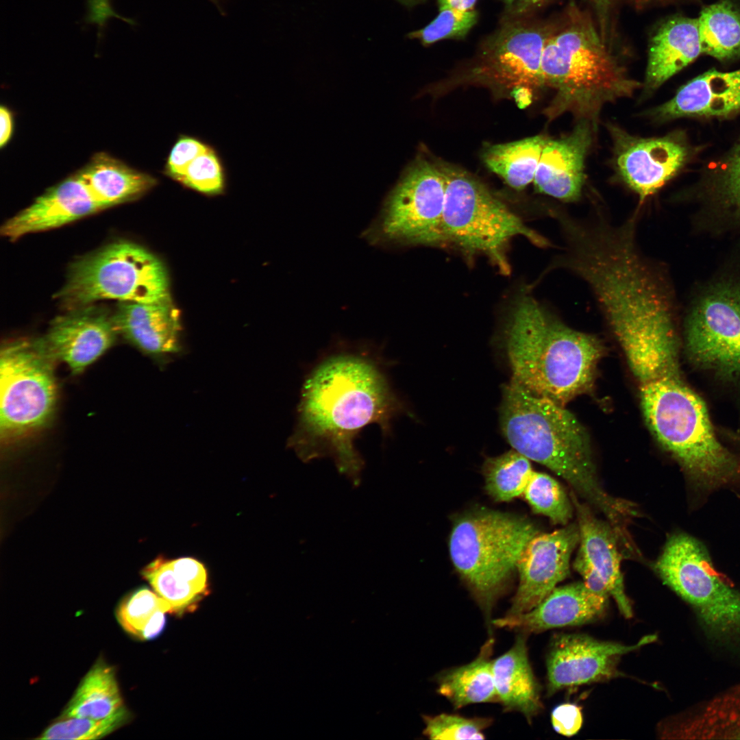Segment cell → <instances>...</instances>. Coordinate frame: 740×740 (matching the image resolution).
<instances>
[{
	"label": "cell",
	"mask_w": 740,
	"mask_h": 740,
	"mask_svg": "<svg viewBox=\"0 0 740 740\" xmlns=\"http://www.w3.org/2000/svg\"><path fill=\"white\" fill-rule=\"evenodd\" d=\"M402 408L378 356L337 350L306 375L288 446L304 462L330 456L341 473L356 480L363 467L357 435L371 424L388 434Z\"/></svg>",
	"instance_id": "cell-1"
},
{
	"label": "cell",
	"mask_w": 740,
	"mask_h": 740,
	"mask_svg": "<svg viewBox=\"0 0 740 740\" xmlns=\"http://www.w3.org/2000/svg\"><path fill=\"white\" fill-rule=\"evenodd\" d=\"M500 421L512 449L565 480L613 528L621 527L632 516L633 503L613 497L601 486L589 434L565 406L511 380L502 390Z\"/></svg>",
	"instance_id": "cell-2"
},
{
	"label": "cell",
	"mask_w": 740,
	"mask_h": 740,
	"mask_svg": "<svg viewBox=\"0 0 740 740\" xmlns=\"http://www.w3.org/2000/svg\"><path fill=\"white\" fill-rule=\"evenodd\" d=\"M505 345L512 380L563 406L591 388L604 352L596 336L567 325L528 293L511 306Z\"/></svg>",
	"instance_id": "cell-3"
},
{
	"label": "cell",
	"mask_w": 740,
	"mask_h": 740,
	"mask_svg": "<svg viewBox=\"0 0 740 740\" xmlns=\"http://www.w3.org/2000/svg\"><path fill=\"white\" fill-rule=\"evenodd\" d=\"M646 423L698 493L740 489V456L719 441L704 403L679 370L640 384Z\"/></svg>",
	"instance_id": "cell-4"
},
{
	"label": "cell",
	"mask_w": 740,
	"mask_h": 740,
	"mask_svg": "<svg viewBox=\"0 0 740 740\" xmlns=\"http://www.w3.org/2000/svg\"><path fill=\"white\" fill-rule=\"evenodd\" d=\"M543 85L556 90L546 114L570 112L595 126L603 106L630 97L639 84L628 77L596 33L571 27L545 42L541 60Z\"/></svg>",
	"instance_id": "cell-5"
},
{
	"label": "cell",
	"mask_w": 740,
	"mask_h": 740,
	"mask_svg": "<svg viewBox=\"0 0 740 740\" xmlns=\"http://www.w3.org/2000/svg\"><path fill=\"white\" fill-rule=\"evenodd\" d=\"M655 569L689 606L706 645L740 662V589L719 575L704 545L687 533H674Z\"/></svg>",
	"instance_id": "cell-6"
},
{
	"label": "cell",
	"mask_w": 740,
	"mask_h": 740,
	"mask_svg": "<svg viewBox=\"0 0 740 740\" xmlns=\"http://www.w3.org/2000/svg\"><path fill=\"white\" fill-rule=\"evenodd\" d=\"M536 526L520 516L478 508L459 516L449 541L451 560L488 615Z\"/></svg>",
	"instance_id": "cell-7"
},
{
	"label": "cell",
	"mask_w": 740,
	"mask_h": 740,
	"mask_svg": "<svg viewBox=\"0 0 740 740\" xmlns=\"http://www.w3.org/2000/svg\"><path fill=\"white\" fill-rule=\"evenodd\" d=\"M446 180L443 217V241L469 254L487 256L499 269L508 273L506 250L516 236H523L538 247L549 241L526 225L480 181L456 168L441 165Z\"/></svg>",
	"instance_id": "cell-8"
},
{
	"label": "cell",
	"mask_w": 740,
	"mask_h": 740,
	"mask_svg": "<svg viewBox=\"0 0 740 740\" xmlns=\"http://www.w3.org/2000/svg\"><path fill=\"white\" fill-rule=\"evenodd\" d=\"M169 295L160 260L135 243L119 241L73 262L57 297L71 309L101 299L152 302Z\"/></svg>",
	"instance_id": "cell-9"
},
{
	"label": "cell",
	"mask_w": 740,
	"mask_h": 740,
	"mask_svg": "<svg viewBox=\"0 0 740 740\" xmlns=\"http://www.w3.org/2000/svg\"><path fill=\"white\" fill-rule=\"evenodd\" d=\"M57 362L41 338L16 340L0 355V431L2 439L17 438L43 427L52 417Z\"/></svg>",
	"instance_id": "cell-10"
},
{
	"label": "cell",
	"mask_w": 740,
	"mask_h": 740,
	"mask_svg": "<svg viewBox=\"0 0 740 740\" xmlns=\"http://www.w3.org/2000/svg\"><path fill=\"white\" fill-rule=\"evenodd\" d=\"M445 192L441 166L417 160L391 192L365 236L373 244L386 245L444 243Z\"/></svg>",
	"instance_id": "cell-11"
},
{
	"label": "cell",
	"mask_w": 740,
	"mask_h": 740,
	"mask_svg": "<svg viewBox=\"0 0 740 740\" xmlns=\"http://www.w3.org/2000/svg\"><path fill=\"white\" fill-rule=\"evenodd\" d=\"M684 345L698 367L740 379V283H717L695 302L685 322Z\"/></svg>",
	"instance_id": "cell-12"
},
{
	"label": "cell",
	"mask_w": 740,
	"mask_h": 740,
	"mask_svg": "<svg viewBox=\"0 0 740 740\" xmlns=\"http://www.w3.org/2000/svg\"><path fill=\"white\" fill-rule=\"evenodd\" d=\"M656 640L655 634L636 644L597 640L584 634H563L554 637L547 656V693L569 687L610 679L618 675L619 657Z\"/></svg>",
	"instance_id": "cell-13"
},
{
	"label": "cell",
	"mask_w": 740,
	"mask_h": 740,
	"mask_svg": "<svg viewBox=\"0 0 740 740\" xmlns=\"http://www.w3.org/2000/svg\"><path fill=\"white\" fill-rule=\"evenodd\" d=\"M580 541L578 524L537 533L522 551L516 570L519 584L506 615L527 613L569 574L571 556Z\"/></svg>",
	"instance_id": "cell-14"
},
{
	"label": "cell",
	"mask_w": 740,
	"mask_h": 740,
	"mask_svg": "<svg viewBox=\"0 0 740 740\" xmlns=\"http://www.w3.org/2000/svg\"><path fill=\"white\" fill-rule=\"evenodd\" d=\"M548 37L536 27L508 24L487 40L476 72L496 84L530 93L543 85L541 60Z\"/></svg>",
	"instance_id": "cell-15"
},
{
	"label": "cell",
	"mask_w": 740,
	"mask_h": 740,
	"mask_svg": "<svg viewBox=\"0 0 740 740\" xmlns=\"http://www.w3.org/2000/svg\"><path fill=\"white\" fill-rule=\"evenodd\" d=\"M68 310L51 321L40 338L56 361L78 374L103 355L119 334L113 313L104 307L92 304Z\"/></svg>",
	"instance_id": "cell-16"
},
{
	"label": "cell",
	"mask_w": 740,
	"mask_h": 740,
	"mask_svg": "<svg viewBox=\"0 0 740 740\" xmlns=\"http://www.w3.org/2000/svg\"><path fill=\"white\" fill-rule=\"evenodd\" d=\"M113 319L119 334L162 367L184 352L180 312L170 295L152 302L119 301Z\"/></svg>",
	"instance_id": "cell-17"
},
{
	"label": "cell",
	"mask_w": 740,
	"mask_h": 740,
	"mask_svg": "<svg viewBox=\"0 0 740 740\" xmlns=\"http://www.w3.org/2000/svg\"><path fill=\"white\" fill-rule=\"evenodd\" d=\"M103 210L76 173L47 188L26 208L7 220L1 234L10 240L49 230Z\"/></svg>",
	"instance_id": "cell-18"
},
{
	"label": "cell",
	"mask_w": 740,
	"mask_h": 740,
	"mask_svg": "<svg viewBox=\"0 0 740 740\" xmlns=\"http://www.w3.org/2000/svg\"><path fill=\"white\" fill-rule=\"evenodd\" d=\"M608 597L596 594L583 582L556 587L531 610L506 615L493 619L497 628L538 633L548 629L580 626L599 619L607 606Z\"/></svg>",
	"instance_id": "cell-19"
},
{
	"label": "cell",
	"mask_w": 740,
	"mask_h": 740,
	"mask_svg": "<svg viewBox=\"0 0 740 740\" xmlns=\"http://www.w3.org/2000/svg\"><path fill=\"white\" fill-rule=\"evenodd\" d=\"M592 123L581 119L567 136L547 140L535 173L536 190L565 202L578 201L584 182V160Z\"/></svg>",
	"instance_id": "cell-20"
},
{
	"label": "cell",
	"mask_w": 740,
	"mask_h": 740,
	"mask_svg": "<svg viewBox=\"0 0 740 740\" xmlns=\"http://www.w3.org/2000/svg\"><path fill=\"white\" fill-rule=\"evenodd\" d=\"M687 150L670 137L632 138L619 150V173L640 201L655 193L684 164Z\"/></svg>",
	"instance_id": "cell-21"
},
{
	"label": "cell",
	"mask_w": 740,
	"mask_h": 740,
	"mask_svg": "<svg viewBox=\"0 0 740 740\" xmlns=\"http://www.w3.org/2000/svg\"><path fill=\"white\" fill-rule=\"evenodd\" d=\"M666 739H740V682L665 719Z\"/></svg>",
	"instance_id": "cell-22"
},
{
	"label": "cell",
	"mask_w": 740,
	"mask_h": 740,
	"mask_svg": "<svg viewBox=\"0 0 740 740\" xmlns=\"http://www.w3.org/2000/svg\"><path fill=\"white\" fill-rule=\"evenodd\" d=\"M740 110V69L710 70L682 86L675 96L654 110L665 121L687 116H723Z\"/></svg>",
	"instance_id": "cell-23"
},
{
	"label": "cell",
	"mask_w": 740,
	"mask_h": 740,
	"mask_svg": "<svg viewBox=\"0 0 740 740\" xmlns=\"http://www.w3.org/2000/svg\"><path fill=\"white\" fill-rule=\"evenodd\" d=\"M580 534L578 554L587 560L604 582L610 595L615 600L620 613L632 617V608L624 589L620 569L618 538L609 523L597 519L588 506L580 504L574 495Z\"/></svg>",
	"instance_id": "cell-24"
},
{
	"label": "cell",
	"mask_w": 740,
	"mask_h": 740,
	"mask_svg": "<svg viewBox=\"0 0 740 740\" xmlns=\"http://www.w3.org/2000/svg\"><path fill=\"white\" fill-rule=\"evenodd\" d=\"M702 53L697 18L678 15L667 19L652 38L645 88L656 89Z\"/></svg>",
	"instance_id": "cell-25"
},
{
	"label": "cell",
	"mask_w": 740,
	"mask_h": 740,
	"mask_svg": "<svg viewBox=\"0 0 740 740\" xmlns=\"http://www.w3.org/2000/svg\"><path fill=\"white\" fill-rule=\"evenodd\" d=\"M615 336L640 384L678 370L673 319Z\"/></svg>",
	"instance_id": "cell-26"
},
{
	"label": "cell",
	"mask_w": 740,
	"mask_h": 740,
	"mask_svg": "<svg viewBox=\"0 0 740 740\" xmlns=\"http://www.w3.org/2000/svg\"><path fill=\"white\" fill-rule=\"evenodd\" d=\"M526 636L519 634L507 652L493 660V671L499 702L504 709L520 713L530 723L543 706L529 661Z\"/></svg>",
	"instance_id": "cell-27"
},
{
	"label": "cell",
	"mask_w": 740,
	"mask_h": 740,
	"mask_svg": "<svg viewBox=\"0 0 740 740\" xmlns=\"http://www.w3.org/2000/svg\"><path fill=\"white\" fill-rule=\"evenodd\" d=\"M77 173L103 209L136 200L158 184L152 175L105 152L95 154Z\"/></svg>",
	"instance_id": "cell-28"
},
{
	"label": "cell",
	"mask_w": 740,
	"mask_h": 740,
	"mask_svg": "<svg viewBox=\"0 0 740 740\" xmlns=\"http://www.w3.org/2000/svg\"><path fill=\"white\" fill-rule=\"evenodd\" d=\"M494 639L490 637L471 662L445 670L437 678V691L455 708L488 702H499L493 671Z\"/></svg>",
	"instance_id": "cell-29"
},
{
	"label": "cell",
	"mask_w": 740,
	"mask_h": 740,
	"mask_svg": "<svg viewBox=\"0 0 740 740\" xmlns=\"http://www.w3.org/2000/svg\"><path fill=\"white\" fill-rule=\"evenodd\" d=\"M125 708L114 669L99 660L83 678L60 718L103 719Z\"/></svg>",
	"instance_id": "cell-30"
},
{
	"label": "cell",
	"mask_w": 740,
	"mask_h": 740,
	"mask_svg": "<svg viewBox=\"0 0 740 740\" xmlns=\"http://www.w3.org/2000/svg\"><path fill=\"white\" fill-rule=\"evenodd\" d=\"M697 19L703 54L721 62L740 58V5L735 0L704 6Z\"/></svg>",
	"instance_id": "cell-31"
},
{
	"label": "cell",
	"mask_w": 740,
	"mask_h": 740,
	"mask_svg": "<svg viewBox=\"0 0 740 740\" xmlns=\"http://www.w3.org/2000/svg\"><path fill=\"white\" fill-rule=\"evenodd\" d=\"M547 139L541 136L493 145L482 155L487 168L511 188L520 190L534 181Z\"/></svg>",
	"instance_id": "cell-32"
},
{
	"label": "cell",
	"mask_w": 740,
	"mask_h": 740,
	"mask_svg": "<svg viewBox=\"0 0 740 740\" xmlns=\"http://www.w3.org/2000/svg\"><path fill=\"white\" fill-rule=\"evenodd\" d=\"M533 472L530 460L512 449L484 462L486 490L497 502L512 500L523 494Z\"/></svg>",
	"instance_id": "cell-33"
},
{
	"label": "cell",
	"mask_w": 740,
	"mask_h": 740,
	"mask_svg": "<svg viewBox=\"0 0 740 740\" xmlns=\"http://www.w3.org/2000/svg\"><path fill=\"white\" fill-rule=\"evenodd\" d=\"M142 576L171 607V613L193 612L205 597L174 571L169 559L159 556L143 569Z\"/></svg>",
	"instance_id": "cell-34"
},
{
	"label": "cell",
	"mask_w": 740,
	"mask_h": 740,
	"mask_svg": "<svg viewBox=\"0 0 740 740\" xmlns=\"http://www.w3.org/2000/svg\"><path fill=\"white\" fill-rule=\"evenodd\" d=\"M523 495L534 513L554 523L567 525L572 517L569 499L560 484L547 474L534 471Z\"/></svg>",
	"instance_id": "cell-35"
},
{
	"label": "cell",
	"mask_w": 740,
	"mask_h": 740,
	"mask_svg": "<svg viewBox=\"0 0 740 740\" xmlns=\"http://www.w3.org/2000/svg\"><path fill=\"white\" fill-rule=\"evenodd\" d=\"M227 182V171L217 149L210 144L187 167L177 183L182 186L207 196L224 193Z\"/></svg>",
	"instance_id": "cell-36"
},
{
	"label": "cell",
	"mask_w": 740,
	"mask_h": 740,
	"mask_svg": "<svg viewBox=\"0 0 740 740\" xmlns=\"http://www.w3.org/2000/svg\"><path fill=\"white\" fill-rule=\"evenodd\" d=\"M130 713L126 708L103 719L84 717L59 718L48 726L38 739L90 740L110 735L126 724Z\"/></svg>",
	"instance_id": "cell-37"
},
{
	"label": "cell",
	"mask_w": 740,
	"mask_h": 740,
	"mask_svg": "<svg viewBox=\"0 0 740 740\" xmlns=\"http://www.w3.org/2000/svg\"><path fill=\"white\" fill-rule=\"evenodd\" d=\"M159 610L171 613V607L156 592L140 587L123 599L116 617L126 632L140 639L145 626Z\"/></svg>",
	"instance_id": "cell-38"
},
{
	"label": "cell",
	"mask_w": 740,
	"mask_h": 740,
	"mask_svg": "<svg viewBox=\"0 0 740 740\" xmlns=\"http://www.w3.org/2000/svg\"><path fill=\"white\" fill-rule=\"evenodd\" d=\"M478 17L474 10L439 9V14L433 21L424 27L410 32L407 37L417 39L425 46L444 39H462L476 25Z\"/></svg>",
	"instance_id": "cell-39"
},
{
	"label": "cell",
	"mask_w": 740,
	"mask_h": 740,
	"mask_svg": "<svg viewBox=\"0 0 740 740\" xmlns=\"http://www.w3.org/2000/svg\"><path fill=\"white\" fill-rule=\"evenodd\" d=\"M422 718L425 724L423 735L430 739H484L483 732L493 722L489 717H465L448 713L423 715Z\"/></svg>",
	"instance_id": "cell-40"
},
{
	"label": "cell",
	"mask_w": 740,
	"mask_h": 740,
	"mask_svg": "<svg viewBox=\"0 0 740 740\" xmlns=\"http://www.w3.org/2000/svg\"><path fill=\"white\" fill-rule=\"evenodd\" d=\"M210 143L199 136L180 133L165 159L161 173L177 182L188 165L208 147Z\"/></svg>",
	"instance_id": "cell-41"
},
{
	"label": "cell",
	"mask_w": 740,
	"mask_h": 740,
	"mask_svg": "<svg viewBox=\"0 0 740 740\" xmlns=\"http://www.w3.org/2000/svg\"><path fill=\"white\" fill-rule=\"evenodd\" d=\"M728 159L721 177L719 192L724 201L740 214V143Z\"/></svg>",
	"instance_id": "cell-42"
},
{
	"label": "cell",
	"mask_w": 740,
	"mask_h": 740,
	"mask_svg": "<svg viewBox=\"0 0 740 740\" xmlns=\"http://www.w3.org/2000/svg\"><path fill=\"white\" fill-rule=\"evenodd\" d=\"M175 574L206 596L209 592L208 573L202 563L192 557L170 560Z\"/></svg>",
	"instance_id": "cell-43"
},
{
	"label": "cell",
	"mask_w": 740,
	"mask_h": 740,
	"mask_svg": "<svg viewBox=\"0 0 740 740\" xmlns=\"http://www.w3.org/2000/svg\"><path fill=\"white\" fill-rule=\"evenodd\" d=\"M552 726L558 734L571 737L581 728L583 717L581 708L575 704L565 703L557 706L552 712Z\"/></svg>",
	"instance_id": "cell-44"
},
{
	"label": "cell",
	"mask_w": 740,
	"mask_h": 740,
	"mask_svg": "<svg viewBox=\"0 0 740 740\" xmlns=\"http://www.w3.org/2000/svg\"><path fill=\"white\" fill-rule=\"evenodd\" d=\"M574 567L581 575L583 582L588 589L597 595L607 597L610 596L604 582L597 572L578 553L574 563Z\"/></svg>",
	"instance_id": "cell-45"
},
{
	"label": "cell",
	"mask_w": 740,
	"mask_h": 740,
	"mask_svg": "<svg viewBox=\"0 0 740 740\" xmlns=\"http://www.w3.org/2000/svg\"><path fill=\"white\" fill-rule=\"evenodd\" d=\"M166 613L159 610L154 614L143 630L140 640L153 639L163 632L166 622Z\"/></svg>",
	"instance_id": "cell-46"
},
{
	"label": "cell",
	"mask_w": 740,
	"mask_h": 740,
	"mask_svg": "<svg viewBox=\"0 0 740 740\" xmlns=\"http://www.w3.org/2000/svg\"><path fill=\"white\" fill-rule=\"evenodd\" d=\"M0 147L3 148L10 141L13 132V117L5 106L0 108Z\"/></svg>",
	"instance_id": "cell-47"
},
{
	"label": "cell",
	"mask_w": 740,
	"mask_h": 740,
	"mask_svg": "<svg viewBox=\"0 0 740 740\" xmlns=\"http://www.w3.org/2000/svg\"><path fill=\"white\" fill-rule=\"evenodd\" d=\"M90 14L99 18H106L114 12L110 0H88Z\"/></svg>",
	"instance_id": "cell-48"
},
{
	"label": "cell",
	"mask_w": 740,
	"mask_h": 740,
	"mask_svg": "<svg viewBox=\"0 0 740 740\" xmlns=\"http://www.w3.org/2000/svg\"><path fill=\"white\" fill-rule=\"evenodd\" d=\"M477 0H438L439 9L451 8L460 11L473 10Z\"/></svg>",
	"instance_id": "cell-49"
},
{
	"label": "cell",
	"mask_w": 740,
	"mask_h": 740,
	"mask_svg": "<svg viewBox=\"0 0 740 740\" xmlns=\"http://www.w3.org/2000/svg\"><path fill=\"white\" fill-rule=\"evenodd\" d=\"M507 5H512L515 2H517V7L519 11H523L526 9L530 8L539 3L541 0H503Z\"/></svg>",
	"instance_id": "cell-50"
},
{
	"label": "cell",
	"mask_w": 740,
	"mask_h": 740,
	"mask_svg": "<svg viewBox=\"0 0 740 740\" xmlns=\"http://www.w3.org/2000/svg\"><path fill=\"white\" fill-rule=\"evenodd\" d=\"M543 1V0H541V2H542ZM592 1L595 4L599 13L600 14L601 16H603V18H604V15L606 14V11H607V10L608 8V6H609V5L610 3L611 0H592Z\"/></svg>",
	"instance_id": "cell-51"
},
{
	"label": "cell",
	"mask_w": 740,
	"mask_h": 740,
	"mask_svg": "<svg viewBox=\"0 0 740 740\" xmlns=\"http://www.w3.org/2000/svg\"><path fill=\"white\" fill-rule=\"evenodd\" d=\"M397 1H398L401 3H402L404 5H412L415 4V3H417V2L420 1L421 0H397Z\"/></svg>",
	"instance_id": "cell-52"
},
{
	"label": "cell",
	"mask_w": 740,
	"mask_h": 740,
	"mask_svg": "<svg viewBox=\"0 0 740 740\" xmlns=\"http://www.w3.org/2000/svg\"><path fill=\"white\" fill-rule=\"evenodd\" d=\"M637 1H640V2H645V3H647V2H652V1H669V0H637Z\"/></svg>",
	"instance_id": "cell-53"
}]
</instances>
